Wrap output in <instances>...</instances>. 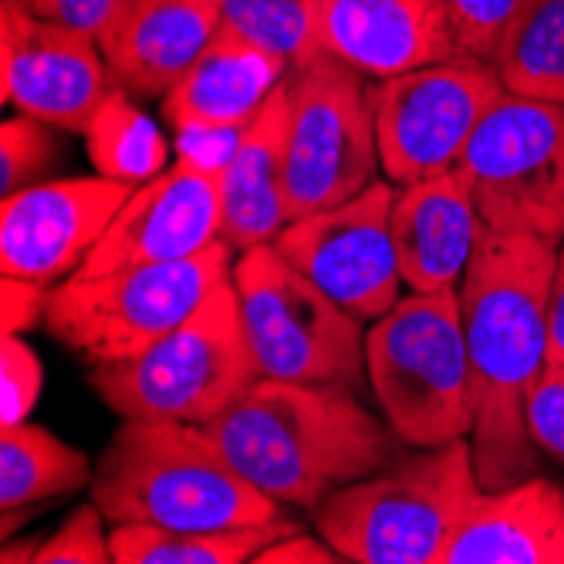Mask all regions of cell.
<instances>
[{"mask_svg":"<svg viewBox=\"0 0 564 564\" xmlns=\"http://www.w3.org/2000/svg\"><path fill=\"white\" fill-rule=\"evenodd\" d=\"M490 65L507 91L564 106V0H528Z\"/></svg>","mask_w":564,"mask_h":564,"instance_id":"d4e9b609","label":"cell"},{"mask_svg":"<svg viewBox=\"0 0 564 564\" xmlns=\"http://www.w3.org/2000/svg\"><path fill=\"white\" fill-rule=\"evenodd\" d=\"M129 95L132 91L116 88L88 119L82 135H85L88 160L98 176L142 186L166 170L170 145L160 126L152 122Z\"/></svg>","mask_w":564,"mask_h":564,"instance_id":"cb8c5ba5","label":"cell"},{"mask_svg":"<svg viewBox=\"0 0 564 564\" xmlns=\"http://www.w3.org/2000/svg\"><path fill=\"white\" fill-rule=\"evenodd\" d=\"M21 4L44 21H55L75 31H85L91 37H101V31L112 24V18L119 14L126 0H21Z\"/></svg>","mask_w":564,"mask_h":564,"instance_id":"836d02e7","label":"cell"},{"mask_svg":"<svg viewBox=\"0 0 564 564\" xmlns=\"http://www.w3.org/2000/svg\"><path fill=\"white\" fill-rule=\"evenodd\" d=\"M230 281L261 376L362 389L369 379L366 322L288 264L274 243L237 253Z\"/></svg>","mask_w":564,"mask_h":564,"instance_id":"ba28073f","label":"cell"},{"mask_svg":"<svg viewBox=\"0 0 564 564\" xmlns=\"http://www.w3.org/2000/svg\"><path fill=\"white\" fill-rule=\"evenodd\" d=\"M503 91L497 68L477 55H456L386 82H369L389 183L409 186L456 170L477 126Z\"/></svg>","mask_w":564,"mask_h":564,"instance_id":"8fae6325","label":"cell"},{"mask_svg":"<svg viewBox=\"0 0 564 564\" xmlns=\"http://www.w3.org/2000/svg\"><path fill=\"white\" fill-rule=\"evenodd\" d=\"M44 386V366L24 335H0V430L28 423Z\"/></svg>","mask_w":564,"mask_h":564,"instance_id":"83f0119b","label":"cell"},{"mask_svg":"<svg viewBox=\"0 0 564 564\" xmlns=\"http://www.w3.org/2000/svg\"><path fill=\"white\" fill-rule=\"evenodd\" d=\"M237 250L227 240L183 261L135 264L98 278H68L51 291L44 328L88 369L129 362L234 278Z\"/></svg>","mask_w":564,"mask_h":564,"instance_id":"8992f818","label":"cell"},{"mask_svg":"<svg viewBox=\"0 0 564 564\" xmlns=\"http://www.w3.org/2000/svg\"><path fill=\"white\" fill-rule=\"evenodd\" d=\"M379 170L369 78L332 55L297 65L288 119V220L338 207L372 186Z\"/></svg>","mask_w":564,"mask_h":564,"instance_id":"30bf717a","label":"cell"},{"mask_svg":"<svg viewBox=\"0 0 564 564\" xmlns=\"http://www.w3.org/2000/svg\"><path fill=\"white\" fill-rule=\"evenodd\" d=\"M101 507L91 500L65 518V524L41 538L34 564H109L112 561V538L101 531Z\"/></svg>","mask_w":564,"mask_h":564,"instance_id":"f546056e","label":"cell"},{"mask_svg":"<svg viewBox=\"0 0 564 564\" xmlns=\"http://www.w3.org/2000/svg\"><path fill=\"white\" fill-rule=\"evenodd\" d=\"M261 379L247 345L234 281L142 355L91 369V389L122 420L207 423Z\"/></svg>","mask_w":564,"mask_h":564,"instance_id":"52a82bcc","label":"cell"},{"mask_svg":"<svg viewBox=\"0 0 564 564\" xmlns=\"http://www.w3.org/2000/svg\"><path fill=\"white\" fill-rule=\"evenodd\" d=\"M440 564H564V490L544 477L480 490Z\"/></svg>","mask_w":564,"mask_h":564,"instance_id":"d6986e66","label":"cell"},{"mask_svg":"<svg viewBox=\"0 0 564 564\" xmlns=\"http://www.w3.org/2000/svg\"><path fill=\"white\" fill-rule=\"evenodd\" d=\"M484 220L474 189L459 170L395 186L392 243L402 288L416 294L459 291L474 261Z\"/></svg>","mask_w":564,"mask_h":564,"instance_id":"e0dca14e","label":"cell"},{"mask_svg":"<svg viewBox=\"0 0 564 564\" xmlns=\"http://www.w3.org/2000/svg\"><path fill=\"white\" fill-rule=\"evenodd\" d=\"M528 430L544 456L564 464V362H547L531 386Z\"/></svg>","mask_w":564,"mask_h":564,"instance_id":"4dcf8cb0","label":"cell"},{"mask_svg":"<svg viewBox=\"0 0 564 564\" xmlns=\"http://www.w3.org/2000/svg\"><path fill=\"white\" fill-rule=\"evenodd\" d=\"M480 490L464 436L335 490L315 507V528L355 564H440Z\"/></svg>","mask_w":564,"mask_h":564,"instance_id":"277c9868","label":"cell"},{"mask_svg":"<svg viewBox=\"0 0 564 564\" xmlns=\"http://www.w3.org/2000/svg\"><path fill=\"white\" fill-rule=\"evenodd\" d=\"M443 4L449 11L459 47H464L467 55L494 62L500 41L524 14L528 0H443Z\"/></svg>","mask_w":564,"mask_h":564,"instance_id":"f1b7e54d","label":"cell"},{"mask_svg":"<svg viewBox=\"0 0 564 564\" xmlns=\"http://www.w3.org/2000/svg\"><path fill=\"white\" fill-rule=\"evenodd\" d=\"M247 129V126H243ZM243 129H214V126H186L173 129L176 135V160H186L207 173L224 176L234 152L243 139Z\"/></svg>","mask_w":564,"mask_h":564,"instance_id":"1f68e13d","label":"cell"},{"mask_svg":"<svg viewBox=\"0 0 564 564\" xmlns=\"http://www.w3.org/2000/svg\"><path fill=\"white\" fill-rule=\"evenodd\" d=\"M135 186L91 180H44L0 196V271L55 288L78 274Z\"/></svg>","mask_w":564,"mask_h":564,"instance_id":"5bb4252c","label":"cell"},{"mask_svg":"<svg viewBox=\"0 0 564 564\" xmlns=\"http://www.w3.org/2000/svg\"><path fill=\"white\" fill-rule=\"evenodd\" d=\"M234 470L281 507H318L392 464V433L341 386L253 379L199 423Z\"/></svg>","mask_w":564,"mask_h":564,"instance_id":"7a4b0ae2","label":"cell"},{"mask_svg":"<svg viewBox=\"0 0 564 564\" xmlns=\"http://www.w3.org/2000/svg\"><path fill=\"white\" fill-rule=\"evenodd\" d=\"M456 170L487 227L564 243V106L503 91Z\"/></svg>","mask_w":564,"mask_h":564,"instance_id":"9c48e42d","label":"cell"},{"mask_svg":"<svg viewBox=\"0 0 564 564\" xmlns=\"http://www.w3.org/2000/svg\"><path fill=\"white\" fill-rule=\"evenodd\" d=\"M301 531L278 518L268 524L224 528V531H170L149 524H116L112 561L116 564H247L271 541Z\"/></svg>","mask_w":564,"mask_h":564,"instance_id":"603a6c76","label":"cell"},{"mask_svg":"<svg viewBox=\"0 0 564 564\" xmlns=\"http://www.w3.org/2000/svg\"><path fill=\"white\" fill-rule=\"evenodd\" d=\"M217 34L210 0H126L98 47L126 91L166 98Z\"/></svg>","mask_w":564,"mask_h":564,"instance_id":"ac0fdd59","label":"cell"},{"mask_svg":"<svg viewBox=\"0 0 564 564\" xmlns=\"http://www.w3.org/2000/svg\"><path fill=\"white\" fill-rule=\"evenodd\" d=\"M547 362H564V243L557 247L547 297Z\"/></svg>","mask_w":564,"mask_h":564,"instance_id":"d590c367","label":"cell"},{"mask_svg":"<svg viewBox=\"0 0 564 564\" xmlns=\"http://www.w3.org/2000/svg\"><path fill=\"white\" fill-rule=\"evenodd\" d=\"M291 72L274 51L220 28L214 44L163 98V119L170 129H243Z\"/></svg>","mask_w":564,"mask_h":564,"instance_id":"44dd1931","label":"cell"},{"mask_svg":"<svg viewBox=\"0 0 564 564\" xmlns=\"http://www.w3.org/2000/svg\"><path fill=\"white\" fill-rule=\"evenodd\" d=\"M0 82L4 101L65 132H85L119 85L98 37L44 21L21 0L0 8Z\"/></svg>","mask_w":564,"mask_h":564,"instance_id":"4fadbf2b","label":"cell"},{"mask_svg":"<svg viewBox=\"0 0 564 564\" xmlns=\"http://www.w3.org/2000/svg\"><path fill=\"white\" fill-rule=\"evenodd\" d=\"M88 456L47 433L44 426L21 423L0 430V507L28 510L41 500H55L91 487Z\"/></svg>","mask_w":564,"mask_h":564,"instance_id":"7402d4cb","label":"cell"},{"mask_svg":"<svg viewBox=\"0 0 564 564\" xmlns=\"http://www.w3.org/2000/svg\"><path fill=\"white\" fill-rule=\"evenodd\" d=\"M217 240H224L220 176L176 160L156 180L132 189L112 227L101 234L88 261L72 278L183 261Z\"/></svg>","mask_w":564,"mask_h":564,"instance_id":"9a60e30c","label":"cell"},{"mask_svg":"<svg viewBox=\"0 0 564 564\" xmlns=\"http://www.w3.org/2000/svg\"><path fill=\"white\" fill-rule=\"evenodd\" d=\"M315 44L369 82L467 55L443 0H315Z\"/></svg>","mask_w":564,"mask_h":564,"instance_id":"2e32d148","label":"cell"},{"mask_svg":"<svg viewBox=\"0 0 564 564\" xmlns=\"http://www.w3.org/2000/svg\"><path fill=\"white\" fill-rule=\"evenodd\" d=\"M338 561H345V557L325 538L315 541L297 531L271 541L258 557H253V564H338Z\"/></svg>","mask_w":564,"mask_h":564,"instance_id":"e575fe53","label":"cell"},{"mask_svg":"<svg viewBox=\"0 0 564 564\" xmlns=\"http://www.w3.org/2000/svg\"><path fill=\"white\" fill-rule=\"evenodd\" d=\"M392 199L395 183L376 180L332 210L288 220L274 247L345 312L376 322L392 312L402 288L392 243Z\"/></svg>","mask_w":564,"mask_h":564,"instance_id":"7c38bea8","label":"cell"},{"mask_svg":"<svg viewBox=\"0 0 564 564\" xmlns=\"http://www.w3.org/2000/svg\"><path fill=\"white\" fill-rule=\"evenodd\" d=\"M220 28L274 51L291 68L318 55L315 0H210Z\"/></svg>","mask_w":564,"mask_h":564,"instance_id":"484cf974","label":"cell"},{"mask_svg":"<svg viewBox=\"0 0 564 564\" xmlns=\"http://www.w3.org/2000/svg\"><path fill=\"white\" fill-rule=\"evenodd\" d=\"M288 119L291 75L274 88L261 112L250 119L230 166L220 176L224 240L237 253L274 243V237L288 227Z\"/></svg>","mask_w":564,"mask_h":564,"instance_id":"ffe728a7","label":"cell"},{"mask_svg":"<svg viewBox=\"0 0 564 564\" xmlns=\"http://www.w3.org/2000/svg\"><path fill=\"white\" fill-rule=\"evenodd\" d=\"M91 500L112 524L224 531L268 524L281 503L247 484L199 423L126 420L101 449Z\"/></svg>","mask_w":564,"mask_h":564,"instance_id":"3957f363","label":"cell"},{"mask_svg":"<svg viewBox=\"0 0 564 564\" xmlns=\"http://www.w3.org/2000/svg\"><path fill=\"white\" fill-rule=\"evenodd\" d=\"M51 291H55L51 284L4 278V284H0V328H4V335H24L44 325Z\"/></svg>","mask_w":564,"mask_h":564,"instance_id":"d6a6232c","label":"cell"},{"mask_svg":"<svg viewBox=\"0 0 564 564\" xmlns=\"http://www.w3.org/2000/svg\"><path fill=\"white\" fill-rule=\"evenodd\" d=\"M557 247L484 224L459 284L474 386V464L484 490L538 474L528 392L547 366V297Z\"/></svg>","mask_w":564,"mask_h":564,"instance_id":"6da1fadb","label":"cell"},{"mask_svg":"<svg viewBox=\"0 0 564 564\" xmlns=\"http://www.w3.org/2000/svg\"><path fill=\"white\" fill-rule=\"evenodd\" d=\"M58 135L34 116H14L0 126V196H11L24 186L44 183L47 170L58 163Z\"/></svg>","mask_w":564,"mask_h":564,"instance_id":"4316f807","label":"cell"},{"mask_svg":"<svg viewBox=\"0 0 564 564\" xmlns=\"http://www.w3.org/2000/svg\"><path fill=\"white\" fill-rule=\"evenodd\" d=\"M366 372L389 430L416 449L474 433L459 291H409L366 332Z\"/></svg>","mask_w":564,"mask_h":564,"instance_id":"5b68a950","label":"cell"}]
</instances>
